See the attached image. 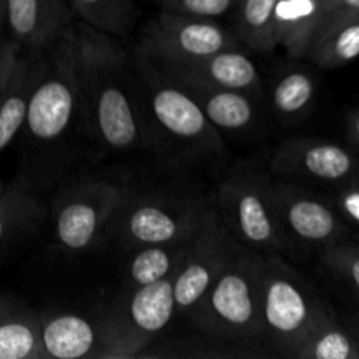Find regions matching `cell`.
Wrapping results in <instances>:
<instances>
[{"label":"cell","mask_w":359,"mask_h":359,"mask_svg":"<svg viewBox=\"0 0 359 359\" xmlns=\"http://www.w3.org/2000/svg\"><path fill=\"white\" fill-rule=\"evenodd\" d=\"M321 262L359 298V245L339 241L321 249Z\"/></svg>","instance_id":"83f0119b"},{"label":"cell","mask_w":359,"mask_h":359,"mask_svg":"<svg viewBox=\"0 0 359 359\" xmlns=\"http://www.w3.org/2000/svg\"><path fill=\"white\" fill-rule=\"evenodd\" d=\"M195 231L189 237L179 238L174 242L142 245V248L133 249V255L126 263L125 270L126 287L146 286V284H153L156 280L177 273L184 262L186 251H188Z\"/></svg>","instance_id":"44dd1931"},{"label":"cell","mask_w":359,"mask_h":359,"mask_svg":"<svg viewBox=\"0 0 359 359\" xmlns=\"http://www.w3.org/2000/svg\"><path fill=\"white\" fill-rule=\"evenodd\" d=\"M307 56L321 69H339L359 58V14L332 16L323 23Z\"/></svg>","instance_id":"ffe728a7"},{"label":"cell","mask_w":359,"mask_h":359,"mask_svg":"<svg viewBox=\"0 0 359 359\" xmlns=\"http://www.w3.org/2000/svg\"><path fill=\"white\" fill-rule=\"evenodd\" d=\"M69 4L84 25L111 37L128 34L139 14L133 0H69Z\"/></svg>","instance_id":"4316f807"},{"label":"cell","mask_w":359,"mask_h":359,"mask_svg":"<svg viewBox=\"0 0 359 359\" xmlns=\"http://www.w3.org/2000/svg\"><path fill=\"white\" fill-rule=\"evenodd\" d=\"M69 0H6V27L23 53H42L69 28Z\"/></svg>","instance_id":"9a60e30c"},{"label":"cell","mask_w":359,"mask_h":359,"mask_svg":"<svg viewBox=\"0 0 359 359\" xmlns=\"http://www.w3.org/2000/svg\"><path fill=\"white\" fill-rule=\"evenodd\" d=\"M46 209L27 181H14L0 195V248L41 223Z\"/></svg>","instance_id":"cb8c5ba5"},{"label":"cell","mask_w":359,"mask_h":359,"mask_svg":"<svg viewBox=\"0 0 359 359\" xmlns=\"http://www.w3.org/2000/svg\"><path fill=\"white\" fill-rule=\"evenodd\" d=\"M270 172L283 181L323 182L335 188L359 177V160L354 151L337 142L294 137L273 151Z\"/></svg>","instance_id":"4fadbf2b"},{"label":"cell","mask_w":359,"mask_h":359,"mask_svg":"<svg viewBox=\"0 0 359 359\" xmlns=\"http://www.w3.org/2000/svg\"><path fill=\"white\" fill-rule=\"evenodd\" d=\"M263 340L280 356L333 312L283 255H263Z\"/></svg>","instance_id":"5b68a950"},{"label":"cell","mask_w":359,"mask_h":359,"mask_svg":"<svg viewBox=\"0 0 359 359\" xmlns=\"http://www.w3.org/2000/svg\"><path fill=\"white\" fill-rule=\"evenodd\" d=\"M347 328H349L351 335H353L354 340H356V346L359 349V316H358V318L351 319V321L347 323Z\"/></svg>","instance_id":"e575fe53"},{"label":"cell","mask_w":359,"mask_h":359,"mask_svg":"<svg viewBox=\"0 0 359 359\" xmlns=\"http://www.w3.org/2000/svg\"><path fill=\"white\" fill-rule=\"evenodd\" d=\"M137 95L149 128L168 146L186 149L193 156H221L224 140L207 119L195 98L165 70L137 53L133 63Z\"/></svg>","instance_id":"277c9868"},{"label":"cell","mask_w":359,"mask_h":359,"mask_svg":"<svg viewBox=\"0 0 359 359\" xmlns=\"http://www.w3.org/2000/svg\"><path fill=\"white\" fill-rule=\"evenodd\" d=\"M238 248L241 244L224 226L216 209L209 207L175 276L174 298L177 314H189Z\"/></svg>","instance_id":"8fae6325"},{"label":"cell","mask_w":359,"mask_h":359,"mask_svg":"<svg viewBox=\"0 0 359 359\" xmlns=\"http://www.w3.org/2000/svg\"><path fill=\"white\" fill-rule=\"evenodd\" d=\"M4 28H6V0H0V42H2Z\"/></svg>","instance_id":"d590c367"},{"label":"cell","mask_w":359,"mask_h":359,"mask_svg":"<svg viewBox=\"0 0 359 359\" xmlns=\"http://www.w3.org/2000/svg\"><path fill=\"white\" fill-rule=\"evenodd\" d=\"M238 48V41L212 18L161 9L146 27L137 53L153 62H179Z\"/></svg>","instance_id":"30bf717a"},{"label":"cell","mask_w":359,"mask_h":359,"mask_svg":"<svg viewBox=\"0 0 359 359\" xmlns=\"http://www.w3.org/2000/svg\"><path fill=\"white\" fill-rule=\"evenodd\" d=\"M325 21L321 0H277L273 14L277 46L286 49L291 58H304Z\"/></svg>","instance_id":"ac0fdd59"},{"label":"cell","mask_w":359,"mask_h":359,"mask_svg":"<svg viewBox=\"0 0 359 359\" xmlns=\"http://www.w3.org/2000/svg\"><path fill=\"white\" fill-rule=\"evenodd\" d=\"M326 11V20L340 14H359V0H321Z\"/></svg>","instance_id":"1f68e13d"},{"label":"cell","mask_w":359,"mask_h":359,"mask_svg":"<svg viewBox=\"0 0 359 359\" xmlns=\"http://www.w3.org/2000/svg\"><path fill=\"white\" fill-rule=\"evenodd\" d=\"M41 69V53L21 51L0 104V154L25 128L28 104Z\"/></svg>","instance_id":"d6986e66"},{"label":"cell","mask_w":359,"mask_h":359,"mask_svg":"<svg viewBox=\"0 0 359 359\" xmlns=\"http://www.w3.org/2000/svg\"><path fill=\"white\" fill-rule=\"evenodd\" d=\"M175 276L153 284L128 287L125 300L118 302L105 318H100L105 359L142 356L154 337L160 335L175 312Z\"/></svg>","instance_id":"52a82bcc"},{"label":"cell","mask_w":359,"mask_h":359,"mask_svg":"<svg viewBox=\"0 0 359 359\" xmlns=\"http://www.w3.org/2000/svg\"><path fill=\"white\" fill-rule=\"evenodd\" d=\"M214 209L238 244L262 255L284 256L293 249L270 195V179L265 175L252 172L228 175L217 188Z\"/></svg>","instance_id":"8992f818"},{"label":"cell","mask_w":359,"mask_h":359,"mask_svg":"<svg viewBox=\"0 0 359 359\" xmlns=\"http://www.w3.org/2000/svg\"><path fill=\"white\" fill-rule=\"evenodd\" d=\"M168 76L195 98L207 119L221 133H241L255 126L256 118H258V105H256L258 98L251 97L244 91L210 86V84L172 76V74Z\"/></svg>","instance_id":"e0dca14e"},{"label":"cell","mask_w":359,"mask_h":359,"mask_svg":"<svg viewBox=\"0 0 359 359\" xmlns=\"http://www.w3.org/2000/svg\"><path fill=\"white\" fill-rule=\"evenodd\" d=\"M330 202L347 228H353L359 233V177L335 186Z\"/></svg>","instance_id":"f546056e"},{"label":"cell","mask_w":359,"mask_h":359,"mask_svg":"<svg viewBox=\"0 0 359 359\" xmlns=\"http://www.w3.org/2000/svg\"><path fill=\"white\" fill-rule=\"evenodd\" d=\"M209 205L196 198L170 195L126 196L109 223V230L130 249L186 238L198 228Z\"/></svg>","instance_id":"ba28073f"},{"label":"cell","mask_w":359,"mask_h":359,"mask_svg":"<svg viewBox=\"0 0 359 359\" xmlns=\"http://www.w3.org/2000/svg\"><path fill=\"white\" fill-rule=\"evenodd\" d=\"M21 55V49L13 39H2L0 42V104L4 100L7 86H9L11 76H13L14 65Z\"/></svg>","instance_id":"4dcf8cb0"},{"label":"cell","mask_w":359,"mask_h":359,"mask_svg":"<svg viewBox=\"0 0 359 359\" xmlns=\"http://www.w3.org/2000/svg\"><path fill=\"white\" fill-rule=\"evenodd\" d=\"M130 191L104 179L77 182L53 205V235L67 252L88 251L107 230L112 216Z\"/></svg>","instance_id":"9c48e42d"},{"label":"cell","mask_w":359,"mask_h":359,"mask_svg":"<svg viewBox=\"0 0 359 359\" xmlns=\"http://www.w3.org/2000/svg\"><path fill=\"white\" fill-rule=\"evenodd\" d=\"M0 359H48L41 314L20 305L0 321Z\"/></svg>","instance_id":"603a6c76"},{"label":"cell","mask_w":359,"mask_h":359,"mask_svg":"<svg viewBox=\"0 0 359 359\" xmlns=\"http://www.w3.org/2000/svg\"><path fill=\"white\" fill-rule=\"evenodd\" d=\"M277 0H237L233 9L235 37L256 53L277 49L273 34V14Z\"/></svg>","instance_id":"d4e9b609"},{"label":"cell","mask_w":359,"mask_h":359,"mask_svg":"<svg viewBox=\"0 0 359 359\" xmlns=\"http://www.w3.org/2000/svg\"><path fill=\"white\" fill-rule=\"evenodd\" d=\"M20 302H16L14 298L7 297V294H0V321H2L7 314H11L14 309L20 307Z\"/></svg>","instance_id":"836d02e7"},{"label":"cell","mask_w":359,"mask_h":359,"mask_svg":"<svg viewBox=\"0 0 359 359\" xmlns=\"http://www.w3.org/2000/svg\"><path fill=\"white\" fill-rule=\"evenodd\" d=\"M318 84L312 74L302 69H290L280 74L270 91L272 111L284 123H297L312 109Z\"/></svg>","instance_id":"484cf974"},{"label":"cell","mask_w":359,"mask_h":359,"mask_svg":"<svg viewBox=\"0 0 359 359\" xmlns=\"http://www.w3.org/2000/svg\"><path fill=\"white\" fill-rule=\"evenodd\" d=\"M263 255L241 244L188 318L202 332L228 340H263Z\"/></svg>","instance_id":"7a4b0ae2"},{"label":"cell","mask_w":359,"mask_h":359,"mask_svg":"<svg viewBox=\"0 0 359 359\" xmlns=\"http://www.w3.org/2000/svg\"><path fill=\"white\" fill-rule=\"evenodd\" d=\"M83 90V123L88 133L112 153H137L153 142L137 95L133 69L111 35L77 25Z\"/></svg>","instance_id":"6da1fadb"},{"label":"cell","mask_w":359,"mask_h":359,"mask_svg":"<svg viewBox=\"0 0 359 359\" xmlns=\"http://www.w3.org/2000/svg\"><path fill=\"white\" fill-rule=\"evenodd\" d=\"M286 358L359 359V349L349 328L339 321L335 312H330L287 353Z\"/></svg>","instance_id":"7402d4cb"},{"label":"cell","mask_w":359,"mask_h":359,"mask_svg":"<svg viewBox=\"0 0 359 359\" xmlns=\"http://www.w3.org/2000/svg\"><path fill=\"white\" fill-rule=\"evenodd\" d=\"M83 121L77 25L70 23L58 41L41 53V69L28 104L25 132L39 146L65 139Z\"/></svg>","instance_id":"3957f363"},{"label":"cell","mask_w":359,"mask_h":359,"mask_svg":"<svg viewBox=\"0 0 359 359\" xmlns=\"http://www.w3.org/2000/svg\"><path fill=\"white\" fill-rule=\"evenodd\" d=\"M347 135L351 144L359 149V109H354L347 114Z\"/></svg>","instance_id":"d6a6232c"},{"label":"cell","mask_w":359,"mask_h":359,"mask_svg":"<svg viewBox=\"0 0 359 359\" xmlns=\"http://www.w3.org/2000/svg\"><path fill=\"white\" fill-rule=\"evenodd\" d=\"M6 186H7L6 182H4L2 179H0V195H2V193H4V189H6Z\"/></svg>","instance_id":"8d00e7d4"},{"label":"cell","mask_w":359,"mask_h":359,"mask_svg":"<svg viewBox=\"0 0 359 359\" xmlns=\"http://www.w3.org/2000/svg\"><path fill=\"white\" fill-rule=\"evenodd\" d=\"M270 195L291 244L326 248L344 241L349 228L332 202L302 188L298 182L270 179Z\"/></svg>","instance_id":"7c38bea8"},{"label":"cell","mask_w":359,"mask_h":359,"mask_svg":"<svg viewBox=\"0 0 359 359\" xmlns=\"http://www.w3.org/2000/svg\"><path fill=\"white\" fill-rule=\"evenodd\" d=\"M153 63H156L160 69L172 76L186 77V79L198 81V83L210 84V86L226 88V90L244 91L255 98L262 97V76H259L255 62L248 55L238 51V48L223 49V51L198 56V58Z\"/></svg>","instance_id":"5bb4252c"},{"label":"cell","mask_w":359,"mask_h":359,"mask_svg":"<svg viewBox=\"0 0 359 359\" xmlns=\"http://www.w3.org/2000/svg\"><path fill=\"white\" fill-rule=\"evenodd\" d=\"M158 2L165 11L189 14V16L212 18V20L233 13L237 6V0H158Z\"/></svg>","instance_id":"f1b7e54d"},{"label":"cell","mask_w":359,"mask_h":359,"mask_svg":"<svg viewBox=\"0 0 359 359\" xmlns=\"http://www.w3.org/2000/svg\"><path fill=\"white\" fill-rule=\"evenodd\" d=\"M42 347L48 359H105L100 319L91 321L76 312L41 314Z\"/></svg>","instance_id":"2e32d148"}]
</instances>
